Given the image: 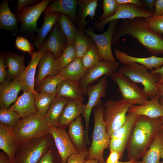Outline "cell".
I'll use <instances>...</instances> for the list:
<instances>
[{"label":"cell","mask_w":163,"mask_h":163,"mask_svg":"<svg viewBox=\"0 0 163 163\" xmlns=\"http://www.w3.org/2000/svg\"><path fill=\"white\" fill-rule=\"evenodd\" d=\"M126 35L136 39L150 53L163 55V37L151 28L145 18L123 19L116 27L111 45L118 46L122 37Z\"/></svg>","instance_id":"cell-1"},{"label":"cell","mask_w":163,"mask_h":163,"mask_svg":"<svg viewBox=\"0 0 163 163\" xmlns=\"http://www.w3.org/2000/svg\"><path fill=\"white\" fill-rule=\"evenodd\" d=\"M163 130L160 117L151 118L138 116L134 125L126 147L129 160L136 161L142 158L155 136Z\"/></svg>","instance_id":"cell-2"},{"label":"cell","mask_w":163,"mask_h":163,"mask_svg":"<svg viewBox=\"0 0 163 163\" xmlns=\"http://www.w3.org/2000/svg\"><path fill=\"white\" fill-rule=\"evenodd\" d=\"M104 105L98 104L93 108L94 125L92 142L89 149V154L86 160L96 159L98 163H106L103 157L104 150L109 146L110 137L106 129V123L104 120Z\"/></svg>","instance_id":"cell-3"},{"label":"cell","mask_w":163,"mask_h":163,"mask_svg":"<svg viewBox=\"0 0 163 163\" xmlns=\"http://www.w3.org/2000/svg\"><path fill=\"white\" fill-rule=\"evenodd\" d=\"M54 145L50 133L31 139L20 145L14 163H38Z\"/></svg>","instance_id":"cell-4"},{"label":"cell","mask_w":163,"mask_h":163,"mask_svg":"<svg viewBox=\"0 0 163 163\" xmlns=\"http://www.w3.org/2000/svg\"><path fill=\"white\" fill-rule=\"evenodd\" d=\"M12 129L20 145L50 133V126L44 117L37 114L21 118Z\"/></svg>","instance_id":"cell-5"},{"label":"cell","mask_w":163,"mask_h":163,"mask_svg":"<svg viewBox=\"0 0 163 163\" xmlns=\"http://www.w3.org/2000/svg\"><path fill=\"white\" fill-rule=\"evenodd\" d=\"M148 70L142 65L131 62L119 68L118 72L133 82L141 84L145 95L151 99L157 94L158 77Z\"/></svg>","instance_id":"cell-6"},{"label":"cell","mask_w":163,"mask_h":163,"mask_svg":"<svg viewBox=\"0 0 163 163\" xmlns=\"http://www.w3.org/2000/svg\"><path fill=\"white\" fill-rule=\"evenodd\" d=\"M132 105L122 99L115 101L108 100L104 104V120L110 138L113 133L124 123L127 113Z\"/></svg>","instance_id":"cell-7"},{"label":"cell","mask_w":163,"mask_h":163,"mask_svg":"<svg viewBox=\"0 0 163 163\" xmlns=\"http://www.w3.org/2000/svg\"><path fill=\"white\" fill-rule=\"evenodd\" d=\"M110 77L117 85L118 90L122 95L121 99L125 101L131 105H140L148 100L143 89L123 74L116 72Z\"/></svg>","instance_id":"cell-8"},{"label":"cell","mask_w":163,"mask_h":163,"mask_svg":"<svg viewBox=\"0 0 163 163\" xmlns=\"http://www.w3.org/2000/svg\"><path fill=\"white\" fill-rule=\"evenodd\" d=\"M107 76L102 77L96 84L88 85L86 88L85 94L88 96V99L84 107L82 116L85 121V135L86 144L89 145L90 142L89 138V119L91 113L94 107L101 103V98L106 96V90L108 85Z\"/></svg>","instance_id":"cell-9"},{"label":"cell","mask_w":163,"mask_h":163,"mask_svg":"<svg viewBox=\"0 0 163 163\" xmlns=\"http://www.w3.org/2000/svg\"><path fill=\"white\" fill-rule=\"evenodd\" d=\"M118 22V20L110 21L107 30L100 34L95 33L91 29L81 30L89 35L94 41L100 53L101 60L110 62L117 61L112 53L111 46L112 37Z\"/></svg>","instance_id":"cell-10"},{"label":"cell","mask_w":163,"mask_h":163,"mask_svg":"<svg viewBox=\"0 0 163 163\" xmlns=\"http://www.w3.org/2000/svg\"><path fill=\"white\" fill-rule=\"evenodd\" d=\"M52 1L43 0L37 4L26 7L16 16L21 23L20 31L28 34L37 32V21L43 12Z\"/></svg>","instance_id":"cell-11"},{"label":"cell","mask_w":163,"mask_h":163,"mask_svg":"<svg viewBox=\"0 0 163 163\" xmlns=\"http://www.w3.org/2000/svg\"><path fill=\"white\" fill-rule=\"evenodd\" d=\"M153 15L146 10L135 5L130 4H122L119 7L115 13L109 18L101 21L93 23V27L98 31L103 30L106 24L110 21L119 19H132L136 18H147Z\"/></svg>","instance_id":"cell-12"},{"label":"cell","mask_w":163,"mask_h":163,"mask_svg":"<svg viewBox=\"0 0 163 163\" xmlns=\"http://www.w3.org/2000/svg\"><path fill=\"white\" fill-rule=\"evenodd\" d=\"M49 126L50 133L53 138L62 162L66 163L67 158L71 155L78 154L79 152L72 142L66 128Z\"/></svg>","instance_id":"cell-13"},{"label":"cell","mask_w":163,"mask_h":163,"mask_svg":"<svg viewBox=\"0 0 163 163\" xmlns=\"http://www.w3.org/2000/svg\"><path fill=\"white\" fill-rule=\"evenodd\" d=\"M119 62L100 60L95 66L88 69L86 76L79 83L83 90L84 95L87 88L89 85L94 83L101 76H109L117 72Z\"/></svg>","instance_id":"cell-14"},{"label":"cell","mask_w":163,"mask_h":163,"mask_svg":"<svg viewBox=\"0 0 163 163\" xmlns=\"http://www.w3.org/2000/svg\"><path fill=\"white\" fill-rule=\"evenodd\" d=\"M68 44L67 38L57 23L51 31L48 38L44 42L38 51L43 53L50 51L57 59Z\"/></svg>","instance_id":"cell-15"},{"label":"cell","mask_w":163,"mask_h":163,"mask_svg":"<svg viewBox=\"0 0 163 163\" xmlns=\"http://www.w3.org/2000/svg\"><path fill=\"white\" fill-rule=\"evenodd\" d=\"M43 53L39 51L34 52L28 65L18 77L13 79L20 82L21 90L23 92L30 91L34 94L37 93L34 87L35 74L39 61Z\"/></svg>","instance_id":"cell-16"},{"label":"cell","mask_w":163,"mask_h":163,"mask_svg":"<svg viewBox=\"0 0 163 163\" xmlns=\"http://www.w3.org/2000/svg\"><path fill=\"white\" fill-rule=\"evenodd\" d=\"M38 73L35 78L36 87L45 78L59 74L60 70L57 59L50 52L44 53L40 59L37 66Z\"/></svg>","instance_id":"cell-17"},{"label":"cell","mask_w":163,"mask_h":163,"mask_svg":"<svg viewBox=\"0 0 163 163\" xmlns=\"http://www.w3.org/2000/svg\"><path fill=\"white\" fill-rule=\"evenodd\" d=\"M160 96L157 94L152 98L140 105H132L128 112L138 116L143 115L151 118L163 117V106L159 102Z\"/></svg>","instance_id":"cell-18"},{"label":"cell","mask_w":163,"mask_h":163,"mask_svg":"<svg viewBox=\"0 0 163 163\" xmlns=\"http://www.w3.org/2000/svg\"><path fill=\"white\" fill-rule=\"evenodd\" d=\"M19 146L12 127L0 123V149L14 163Z\"/></svg>","instance_id":"cell-19"},{"label":"cell","mask_w":163,"mask_h":163,"mask_svg":"<svg viewBox=\"0 0 163 163\" xmlns=\"http://www.w3.org/2000/svg\"><path fill=\"white\" fill-rule=\"evenodd\" d=\"M115 54L119 61L125 65L131 62H134L142 65L148 70H151L158 69L163 65V57H158L155 56L148 57H139L132 56L125 52L116 49Z\"/></svg>","instance_id":"cell-20"},{"label":"cell","mask_w":163,"mask_h":163,"mask_svg":"<svg viewBox=\"0 0 163 163\" xmlns=\"http://www.w3.org/2000/svg\"><path fill=\"white\" fill-rule=\"evenodd\" d=\"M85 104L82 101L69 99L59 117L58 127L66 128L72 121L83 114Z\"/></svg>","instance_id":"cell-21"},{"label":"cell","mask_w":163,"mask_h":163,"mask_svg":"<svg viewBox=\"0 0 163 163\" xmlns=\"http://www.w3.org/2000/svg\"><path fill=\"white\" fill-rule=\"evenodd\" d=\"M21 89L20 82L16 80L5 81L0 85V108H8L18 99Z\"/></svg>","instance_id":"cell-22"},{"label":"cell","mask_w":163,"mask_h":163,"mask_svg":"<svg viewBox=\"0 0 163 163\" xmlns=\"http://www.w3.org/2000/svg\"><path fill=\"white\" fill-rule=\"evenodd\" d=\"M23 118L37 113L34 94L30 91H24L10 108Z\"/></svg>","instance_id":"cell-23"},{"label":"cell","mask_w":163,"mask_h":163,"mask_svg":"<svg viewBox=\"0 0 163 163\" xmlns=\"http://www.w3.org/2000/svg\"><path fill=\"white\" fill-rule=\"evenodd\" d=\"M98 0H77V23L79 30L85 29L89 21L86 20L88 16L92 21L98 4Z\"/></svg>","instance_id":"cell-24"},{"label":"cell","mask_w":163,"mask_h":163,"mask_svg":"<svg viewBox=\"0 0 163 163\" xmlns=\"http://www.w3.org/2000/svg\"><path fill=\"white\" fill-rule=\"evenodd\" d=\"M9 1L3 0L0 5V29L8 31L14 36L19 32L18 19L11 10Z\"/></svg>","instance_id":"cell-25"},{"label":"cell","mask_w":163,"mask_h":163,"mask_svg":"<svg viewBox=\"0 0 163 163\" xmlns=\"http://www.w3.org/2000/svg\"><path fill=\"white\" fill-rule=\"evenodd\" d=\"M68 133L76 149L80 152L88 149L85 141V130L81 115L68 125Z\"/></svg>","instance_id":"cell-26"},{"label":"cell","mask_w":163,"mask_h":163,"mask_svg":"<svg viewBox=\"0 0 163 163\" xmlns=\"http://www.w3.org/2000/svg\"><path fill=\"white\" fill-rule=\"evenodd\" d=\"M83 90L79 82L64 79L58 85L56 96L69 99L85 100Z\"/></svg>","instance_id":"cell-27"},{"label":"cell","mask_w":163,"mask_h":163,"mask_svg":"<svg viewBox=\"0 0 163 163\" xmlns=\"http://www.w3.org/2000/svg\"><path fill=\"white\" fill-rule=\"evenodd\" d=\"M23 56L11 52L6 53L5 62L7 68L6 80H13L24 71L26 68Z\"/></svg>","instance_id":"cell-28"},{"label":"cell","mask_w":163,"mask_h":163,"mask_svg":"<svg viewBox=\"0 0 163 163\" xmlns=\"http://www.w3.org/2000/svg\"><path fill=\"white\" fill-rule=\"evenodd\" d=\"M77 0H55L45 10L46 12H57L66 14L77 23Z\"/></svg>","instance_id":"cell-29"},{"label":"cell","mask_w":163,"mask_h":163,"mask_svg":"<svg viewBox=\"0 0 163 163\" xmlns=\"http://www.w3.org/2000/svg\"><path fill=\"white\" fill-rule=\"evenodd\" d=\"M88 69L83 66L81 59L77 58L61 69L59 74L65 79L79 82L87 75Z\"/></svg>","instance_id":"cell-30"},{"label":"cell","mask_w":163,"mask_h":163,"mask_svg":"<svg viewBox=\"0 0 163 163\" xmlns=\"http://www.w3.org/2000/svg\"><path fill=\"white\" fill-rule=\"evenodd\" d=\"M44 22L42 26L37 29V35L33 43L38 50L44 42L48 33L54 25L58 23L59 13L57 12L43 11Z\"/></svg>","instance_id":"cell-31"},{"label":"cell","mask_w":163,"mask_h":163,"mask_svg":"<svg viewBox=\"0 0 163 163\" xmlns=\"http://www.w3.org/2000/svg\"><path fill=\"white\" fill-rule=\"evenodd\" d=\"M163 152V130L158 132L143 157V163H161Z\"/></svg>","instance_id":"cell-32"},{"label":"cell","mask_w":163,"mask_h":163,"mask_svg":"<svg viewBox=\"0 0 163 163\" xmlns=\"http://www.w3.org/2000/svg\"><path fill=\"white\" fill-rule=\"evenodd\" d=\"M69 98L56 96L44 117L46 123L49 126L57 127L59 117Z\"/></svg>","instance_id":"cell-33"},{"label":"cell","mask_w":163,"mask_h":163,"mask_svg":"<svg viewBox=\"0 0 163 163\" xmlns=\"http://www.w3.org/2000/svg\"><path fill=\"white\" fill-rule=\"evenodd\" d=\"M58 23L67 38L68 44L73 45L79 30L74 25L73 20L66 14L60 13Z\"/></svg>","instance_id":"cell-34"},{"label":"cell","mask_w":163,"mask_h":163,"mask_svg":"<svg viewBox=\"0 0 163 163\" xmlns=\"http://www.w3.org/2000/svg\"><path fill=\"white\" fill-rule=\"evenodd\" d=\"M64 79L59 74L54 76H47L36 87L35 91L38 93H47L55 97L58 84Z\"/></svg>","instance_id":"cell-35"},{"label":"cell","mask_w":163,"mask_h":163,"mask_svg":"<svg viewBox=\"0 0 163 163\" xmlns=\"http://www.w3.org/2000/svg\"><path fill=\"white\" fill-rule=\"evenodd\" d=\"M138 116L134 113H128L124 123L120 128L113 133L110 137V141L116 139H120L128 142Z\"/></svg>","instance_id":"cell-36"},{"label":"cell","mask_w":163,"mask_h":163,"mask_svg":"<svg viewBox=\"0 0 163 163\" xmlns=\"http://www.w3.org/2000/svg\"><path fill=\"white\" fill-rule=\"evenodd\" d=\"M95 43L91 37L82 30H79L73 46L77 58L81 59L90 47Z\"/></svg>","instance_id":"cell-37"},{"label":"cell","mask_w":163,"mask_h":163,"mask_svg":"<svg viewBox=\"0 0 163 163\" xmlns=\"http://www.w3.org/2000/svg\"><path fill=\"white\" fill-rule=\"evenodd\" d=\"M34 95L37 114L44 117L55 97L47 93L37 92Z\"/></svg>","instance_id":"cell-38"},{"label":"cell","mask_w":163,"mask_h":163,"mask_svg":"<svg viewBox=\"0 0 163 163\" xmlns=\"http://www.w3.org/2000/svg\"><path fill=\"white\" fill-rule=\"evenodd\" d=\"M82 64L88 69L101 60L100 53L95 43L93 44L81 59Z\"/></svg>","instance_id":"cell-39"},{"label":"cell","mask_w":163,"mask_h":163,"mask_svg":"<svg viewBox=\"0 0 163 163\" xmlns=\"http://www.w3.org/2000/svg\"><path fill=\"white\" fill-rule=\"evenodd\" d=\"M77 58L76 51L73 46L68 44L57 59L60 71Z\"/></svg>","instance_id":"cell-40"},{"label":"cell","mask_w":163,"mask_h":163,"mask_svg":"<svg viewBox=\"0 0 163 163\" xmlns=\"http://www.w3.org/2000/svg\"><path fill=\"white\" fill-rule=\"evenodd\" d=\"M20 118L14 111L5 107L0 108V123L12 127Z\"/></svg>","instance_id":"cell-41"},{"label":"cell","mask_w":163,"mask_h":163,"mask_svg":"<svg viewBox=\"0 0 163 163\" xmlns=\"http://www.w3.org/2000/svg\"><path fill=\"white\" fill-rule=\"evenodd\" d=\"M102 4L103 13L98 18L99 21H103L111 17L116 12L120 5L116 0H103Z\"/></svg>","instance_id":"cell-42"},{"label":"cell","mask_w":163,"mask_h":163,"mask_svg":"<svg viewBox=\"0 0 163 163\" xmlns=\"http://www.w3.org/2000/svg\"><path fill=\"white\" fill-rule=\"evenodd\" d=\"M38 163H62L55 145L41 158Z\"/></svg>","instance_id":"cell-43"},{"label":"cell","mask_w":163,"mask_h":163,"mask_svg":"<svg viewBox=\"0 0 163 163\" xmlns=\"http://www.w3.org/2000/svg\"><path fill=\"white\" fill-rule=\"evenodd\" d=\"M145 19L153 31L161 35L163 34V14L158 16L152 15Z\"/></svg>","instance_id":"cell-44"},{"label":"cell","mask_w":163,"mask_h":163,"mask_svg":"<svg viewBox=\"0 0 163 163\" xmlns=\"http://www.w3.org/2000/svg\"><path fill=\"white\" fill-rule=\"evenodd\" d=\"M15 44L19 50L27 52L31 56L33 53V49L28 40L24 37L19 36L17 37L15 41Z\"/></svg>","instance_id":"cell-45"},{"label":"cell","mask_w":163,"mask_h":163,"mask_svg":"<svg viewBox=\"0 0 163 163\" xmlns=\"http://www.w3.org/2000/svg\"><path fill=\"white\" fill-rule=\"evenodd\" d=\"M128 142L120 139H116L110 141L109 148L110 151L118 152L123 155L126 148Z\"/></svg>","instance_id":"cell-46"},{"label":"cell","mask_w":163,"mask_h":163,"mask_svg":"<svg viewBox=\"0 0 163 163\" xmlns=\"http://www.w3.org/2000/svg\"><path fill=\"white\" fill-rule=\"evenodd\" d=\"M89 149L82 151L78 154H72L67 158L66 163H84L85 159L89 154Z\"/></svg>","instance_id":"cell-47"},{"label":"cell","mask_w":163,"mask_h":163,"mask_svg":"<svg viewBox=\"0 0 163 163\" xmlns=\"http://www.w3.org/2000/svg\"><path fill=\"white\" fill-rule=\"evenodd\" d=\"M6 53L2 52L0 54V84L4 82L6 80L7 74L6 66L5 62Z\"/></svg>","instance_id":"cell-48"},{"label":"cell","mask_w":163,"mask_h":163,"mask_svg":"<svg viewBox=\"0 0 163 163\" xmlns=\"http://www.w3.org/2000/svg\"><path fill=\"white\" fill-rule=\"evenodd\" d=\"M37 2L35 0H18L17 5L16 7L15 11L17 15L24 9L29 5H33Z\"/></svg>","instance_id":"cell-49"},{"label":"cell","mask_w":163,"mask_h":163,"mask_svg":"<svg viewBox=\"0 0 163 163\" xmlns=\"http://www.w3.org/2000/svg\"><path fill=\"white\" fill-rule=\"evenodd\" d=\"M122 155L118 152L115 151H110L109 155L107 159L106 163H116L119 161L120 158Z\"/></svg>","instance_id":"cell-50"},{"label":"cell","mask_w":163,"mask_h":163,"mask_svg":"<svg viewBox=\"0 0 163 163\" xmlns=\"http://www.w3.org/2000/svg\"><path fill=\"white\" fill-rule=\"evenodd\" d=\"M153 16H158L163 14V0H156L155 1V8Z\"/></svg>","instance_id":"cell-51"},{"label":"cell","mask_w":163,"mask_h":163,"mask_svg":"<svg viewBox=\"0 0 163 163\" xmlns=\"http://www.w3.org/2000/svg\"><path fill=\"white\" fill-rule=\"evenodd\" d=\"M144 9L153 14L155 8V1L154 0H142Z\"/></svg>","instance_id":"cell-52"},{"label":"cell","mask_w":163,"mask_h":163,"mask_svg":"<svg viewBox=\"0 0 163 163\" xmlns=\"http://www.w3.org/2000/svg\"><path fill=\"white\" fill-rule=\"evenodd\" d=\"M120 5L122 4H130L136 5L144 9L143 4L142 0H116Z\"/></svg>","instance_id":"cell-53"},{"label":"cell","mask_w":163,"mask_h":163,"mask_svg":"<svg viewBox=\"0 0 163 163\" xmlns=\"http://www.w3.org/2000/svg\"><path fill=\"white\" fill-rule=\"evenodd\" d=\"M149 71L157 75L158 77L157 84L158 85L163 84V66L158 69L149 70Z\"/></svg>","instance_id":"cell-54"},{"label":"cell","mask_w":163,"mask_h":163,"mask_svg":"<svg viewBox=\"0 0 163 163\" xmlns=\"http://www.w3.org/2000/svg\"><path fill=\"white\" fill-rule=\"evenodd\" d=\"M0 163H14L10 159L7 154L3 151L0 152Z\"/></svg>","instance_id":"cell-55"},{"label":"cell","mask_w":163,"mask_h":163,"mask_svg":"<svg viewBox=\"0 0 163 163\" xmlns=\"http://www.w3.org/2000/svg\"><path fill=\"white\" fill-rule=\"evenodd\" d=\"M157 94L160 97L163 96V84L158 85Z\"/></svg>","instance_id":"cell-56"},{"label":"cell","mask_w":163,"mask_h":163,"mask_svg":"<svg viewBox=\"0 0 163 163\" xmlns=\"http://www.w3.org/2000/svg\"><path fill=\"white\" fill-rule=\"evenodd\" d=\"M84 163H98L97 159H94L91 160H85Z\"/></svg>","instance_id":"cell-57"},{"label":"cell","mask_w":163,"mask_h":163,"mask_svg":"<svg viewBox=\"0 0 163 163\" xmlns=\"http://www.w3.org/2000/svg\"><path fill=\"white\" fill-rule=\"evenodd\" d=\"M135 162V161H134L129 160L128 161H127L126 162H121V161H119L118 162L116 163H133Z\"/></svg>","instance_id":"cell-58"},{"label":"cell","mask_w":163,"mask_h":163,"mask_svg":"<svg viewBox=\"0 0 163 163\" xmlns=\"http://www.w3.org/2000/svg\"><path fill=\"white\" fill-rule=\"evenodd\" d=\"M159 102L163 106V96L160 97Z\"/></svg>","instance_id":"cell-59"},{"label":"cell","mask_w":163,"mask_h":163,"mask_svg":"<svg viewBox=\"0 0 163 163\" xmlns=\"http://www.w3.org/2000/svg\"><path fill=\"white\" fill-rule=\"evenodd\" d=\"M133 163H143L142 161V160L141 161H135Z\"/></svg>","instance_id":"cell-60"},{"label":"cell","mask_w":163,"mask_h":163,"mask_svg":"<svg viewBox=\"0 0 163 163\" xmlns=\"http://www.w3.org/2000/svg\"><path fill=\"white\" fill-rule=\"evenodd\" d=\"M160 118L163 124V117H161Z\"/></svg>","instance_id":"cell-61"},{"label":"cell","mask_w":163,"mask_h":163,"mask_svg":"<svg viewBox=\"0 0 163 163\" xmlns=\"http://www.w3.org/2000/svg\"><path fill=\"white\" fill-rule=\"evenodd\" d=\"M161 158H162L163 159V152L162 154ZM161 163H163V161Z\"/></svg>","instance_id":"cell-62"}]
</instances>
